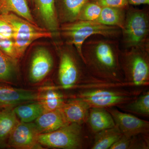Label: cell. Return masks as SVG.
<instances>
[{
  "label": "cell",
  "instance_id": "cell-1",
  "mask_svg": "<svg viewBox=\"0 0 149 149\" xmlns=\"http://www.w3.org/2000/svg\"><path fill=\"white\" fill-rule=\"evenodd\" d=\"M121 51L118 39L100 35L89 37L82 47L83 61L89 74L101 83L126 84L120 66Z\"/></svg>",
  "mask_w": 149,
  "mask_h": 149
},
{
  "label": "cell",
  "instance_id": "cell-2",
  "mask_svg": "<svg viewBox=\"0 0 149 149\" xmlns=\"http://www.w3.org/2000/svg\"><path fill=\"white\" fill-rule=\"evenodd\" d=\"M95 35L119 39L121 37V29L118 27L107 26L95 22L81 20L64 23L60 26L59 35L65 40V44L74 46L82 60L83 43L89 37Z\"/></svg>",
  "mask_w": 149,
  "mask_h": 149
},
{
  "label": "cell",
  "instance_id": "cell-3",
  "mask_svg": "<svg viewBox=\"0 0 149 149\" xmlns=\"http://www.w3.org/2000/svg\"><path fill=\"white\" fill-rule=\"evenodd\" d=\"M120 64L126 84L138 87L148 85L149 46L123 49Z\"/></svg>",
  "mask_w": 149,
  "mask_h": 149
},
{
  "label": "cell",
  "instance_id": "cell-4",
  "mask_svg": "<svg viewBox=\"0 0 149 149\" xmlns=\"http://www.w3.org/2000/svg\"><path fill=\"white\" fill-rule=\"evenodd\" d=\"M66 45L59 50V53L58 79L61 88L70 89L82 81L95 83V80L88 73L75 47Z\"/></svg>",
  "mask_w": 149,
  "mask_h": 149
},
{
  "label": "cell",
  "instance_id": "cell-5",
  "mask_svg": "<svg viewBox=\"0 0 149 149\" xmlns=\"http://www.w3.org/2000/svg\"><path fill=\"white\" fill-rule=\"evenodd\" d=\"M121 37L124 49L149 46L148 8L141 9L129 6Z\"/></svg>",
  "mask_w": 149,
  "mask_h": 149
},
{
  "label": "cell",
  "instance_id": "cell-6",
  "mask_svg": "<svg viewBox=\"0 0 149 149\" xmlns=\"http://www.w3.org/2000/svg\"><path fill=\"white\" fill-rule=\"evenodd\" d=\"M38 141L41 146L54 148H81L84 141L82 127L77 123H68L52 132L39 134Z\"/></svg>",
  "mask_w": 149,
  "mask_h": 149
},
{
  "label": "cell",
  "instance_id": "cell-7",
  "mask_svg": "<svg viewBox=\"0 0 149 149\" xmlns=\"http://www.w3.org/2000/svg\"><path fill=\"white\" fill-rule=\"evenodd\" d=\"M139 91L129 92L109 89H95L83 91L75 98L88 104L91 108H107L118 106L136 98Z\"/></svg>",
  "mask_w": 149,
  "mask_h": 149
},
{
  "label": "cell",
  "instance_id": "cell-8",
  "mask_svg": "<svg viewBox=\"0 0 149 149\" xmlns=\"http://www.w3.org/2000/svg\"><path fill=\"white\" fill-rule=\"evenodd\" d=\"M39 132L34 122H19L11 133L6 143L9 148L21 149L40 148Z\"/></svg>",
  "mask_w": 149,
  "mask_h": 149
},
{
  "label": "cell",
  "instance_id": "cell-9",
  "mask_svg": "<svg viewBox=\"0 0 149 149\" xmlns=\"http://www.w3.org/2000/svg\"><path fill=\"white\" fill-rule=\"evenodd\" d=\"M106 109L112 116L115 125L123 135L134 136L139 134H148L149 122L133 115L123 113L111 107Z\"/></svg>",
  "mask_w": 149,
  "mask_h": 149
},
{
  "label": "cell",
  "instance_id": "cell-10",
  "mask_svg": "<svg viewBox=\"0 0 149 149\" xmlns=\"http://www.w3.org/2000/svg\"><path fill=\"white\" fill-rule=\"evenodd\" d=\"M53 57L47 48L40 47L32 54L29 69V79L32 83L42 82L53 69Z\"/></svg>",
  "mask_w": 149,
  "mask_h": 149
},
{
  "label": "cell",
  "instance_id": "cell-11",
  "mask_svg": "<svg viewBox=\"0 0 149 149\" xmlns=\"http://www.w3.org/2000/svg\"><path fill=\"white\" fill-rule=\"evenodd\" d=\"M4 84L0 83V109L39 99L38 91L15 88Z\"/></svg>",
  "mask_w": 149,
  "mask_h": 149
},
{
  "label": "cell",
  "instance_id": "cell-12",
  "mask_svg": "<svg viewBox=\"0 0 149 149\" xmlns=\"http://www.w3.org/2000/svg\"><path fill=\"white\" fill-rule=\"evenodd\" d=\"M91 107L85 102L76 98L65 102L59 109L68 123L81 124L87 122Z\"/></svg>",
  "mask_w": 149,
  "mask_h": 149
},
{
  "label": "cell",
  "instance_id": "cell-13",
  "mask_svg": "<svg viewBox=\"0 0 149 149\" xmlns=\"http://www.w3.org/2000/svg\"><path fill=\"white\" fill-rule=\"evenodd\" d=\"M89 0H55L60 24L77 20L80 11Z\"/></svg>",
  "mask_w": 149,
  "mask_h": 149
},
{
  "label": "cell",
  "instance_id": "cell-14",
  "mask_svg": "<svg viewBox=\"0 0 149 149\" xmlns=\"http://www.w3.org/2000/svg\"><path fill=\"white\" fill-rule=\"evenodd\" d=\"M34 123L39 134L52 132L69 123L59 109L44 112Z\"/></svg>",
  "mask_w": 149,
  "mask_h": 149
},
{
  "label": "cell",
  "instance_id": "cell-15",
  "mask_svg": "<svg viewBox=\"0 0 149 149\" xmlns=\"http://www.w3.org/2000/svg\"><path fill=\"white\" fill-rule=\"evenodd\" d=\"M87 121L95 133L115 126L112 116L105 108H91Z\"/></svg>",
  "mask_w": 149,
  "mask_h": 149
},
{
  "label": "cell",
  "instance_id": "cell-16",
  "mask_svg": "<svg viewBox=\"0 0 149 149\" xmlns=\"http://www.w3.org/2000/svg\"><path fill=\"white\" fill-rule=\"evenodd\" d=\"M13 107H8L0 109V146L6 145L11 133L20 122Z\"/></svg>",
  "mask_w": 149,
  "mask_h": 149
},
{
  "label": "cell",
  "instance_id": "cell-17",
  "mask_svg": "<svg viewBox=\"0 0 149 149\" xmlns=\"http://www.w3.org/2000/svg\"><path fill=\"white\" fill-rule=\"evenodd\" d=\"M12 13L38 25L32 16L27 0H0V14Z\"/></svg>",
  "mask_w": 149,
  "mask_h": 149
},
{
  "label": "cell",
  "instance_id": "cell-18",
  "mask_svg": "<svg viewBox=\"0 0 149 149\" xmlns=\"http://www.w3.org/2000/svg\"><path fill=\"white\" fill-rule=\"evenodd\" d=\"M53 35L49 31L14 33L13 40L19 59L23 56L29 45L40 38H52Z\"/></svg>",
  "mask_w": 149,
  "mask_h": 149
},
{
  "label": "cell",
  "instance_id": "cell-19",
  "mask_svg": "<svg viewBox=\"0 0 149 149\" xmlns=\"http://www.w3.org/2000/svg\"><path fill=\"white\" fill-rule=\"evenodd\" d=\"M17 61L0 50V83L15 84L17 82Z\"/></svg>",
  "mask_w": 149,
  "mask_h": 149
},
{
  "label": "cell",
  "instance_id": "cell-20",
  "mask_svg": "<svg viewBox=\"0 0 149 149\" xmlns=\"http://www.w3.org/2000/svg\"><path fill=\"white\" fill-rule=\"evenodd\" d=\"M13 110L20 122L23 123L35 121L45 111L42 104L37 100L19 104Z\"/></svg>",
  "mask_w": 149,
  "mask_h": 149
},
{
  "label": "cell",
  "instance_id": "cell-21",
  "mask_svg": "<svg viewBox=\"0 0 149 149\" xmlns=\"http://www.w3.org/2000/svg\"><path fill=\"white\" fill-rule=\"evenodd\" d=\"M127 9L102 7L98 18L94 22L107 26H114L122 29L125 22Z\"/></svg>",
  "mask_w": 149,
  "mask_h": 149
},
{
  "label": "cell",
  "instance_id": "cell-22",
  "mask_svg": "<svg viewBox=\"0 0 149 149\" xmlns=\"http://www.w3.org/2000/svg\"><path fill=\"white\" fill-rule=\"evenodd\" d=\"M0 18L10 25L14 33L48 31L12 13L0 14Z\"/></svg>",
  "mask_w": 149,
  "mask_h": 149
},
{
  "label": "cell",
  "instance_id": "cell-23",
  "mask_svg": "<svg viewBox=\"0 0 149 149\" xmlns=\"http://www.w3.org/2000/svg\"><path fill=\"white\" fill-rule=\"evenodd\" d=\"M92 149H108L121 138L123 134L115 125L96 133Z\"/></svg>",
  "mask_w": 149,
  "mask_h": 149
},
{
  "label": "cell",
  "instance_id": "cell-24",
  "mask_svg": "<svg viewBox=\"0 0 149 149\" xmlns=\"http://www.w3.org/2000/svg\"><path fill=\"white\" fill-rule=\"evenodd\" d=\"M122 110L133 114L148 117L149 116V92L139 95L131 101L117 106Z\"/></svg>",
  "mask_w": 149,
  "mask_h": 149
},
{
  "label": "cell",
  "instance_id": "cell-25",
  "mask_svg": "<svg viewBox=\"0 0 149 149\" xmlns=\"http://www.w3.org/2000/svg\"><path fill=\"white\" fill-rule=\"evenodd\" d=\"M37 101L42 104L45 111L59 109L65 102L63 94L50 88L42 93H40Z\"/></svg>",
  "mask_w": 149,
  "mask_h": 149
},
{
  "label": "cell",
  "instance_id": "cell-26",
  "mask_svg": "<svg viewBox=\"0 0 149 149\" xmlns=\"http://www.w3.org/2000/svg\"><path fill=\"white\" fill-rule=\"evenodd\" d=\"M102 7L95 3L89 0L81 8L77 20L95 21L98 18Z\"/></svg>",
  "mask_w": 149,
  "mask_h": 149
},
{
  "label": "cell",
  "instance_id": "cell-27",
  "mask_svg": "<svg viewBox=\"0 0 149 149\" xmlns=\"http://www.w3.org/2000/svg\"><path fill=\"white\" fill-rule=\"evenodd\" d=\"M0 50L9 56L18 60V56L13 38L0 35Z\"/></svg>",
  "mask_w": 149,
  "mask_h": 149
},
{
  "label": "cell",
  "instance_id": "cell-28",
  "mask_svg": "<svg viewBox=\"0 0 149 149\" xmlns=\"http://www.w3.org/2000/svg\"><path fill=\"white\" fill-rule=\"evenodd\" d=\"M102 7H113L127 9L130 6L128 0H90Z\"/></svg>",
  "mask_w": 149,
  "mask_h": 149
},
{
  "label": "cell",
  "instance_id": "cell-29",
  "mask_svg": "<svg viewBox=\"0 0 149 149\" xmlns=\"http://www.w3.org/2000/svg\"><path fill=\"white\" fill-rule=\"evenodd\" d=\"M132 136L123 135L110 148V149H128L130 148Z\"/></svg>",
  "mask_w": 149,
  "mask_h": 149
},
{
  "label": "cell",
  "instance_id": "cell-30",
  "mask_svg": "<svg viewBox=\"0 0 149 149\" xmlns=\"http://www.w3.org/2000/svg\"><path fill=\"white\" fill-rule=\"evenodd\" d=\"M14 33L10 25L3 19L0 18V35L9 38H13Z\"/></svg>",
  "mask_w": 149,
  "mask_h": 149
},
{
  "label": "cell",
  "instance_id": "cell-31",
  "mask_svg": "<svg viewBox=\"0 0 149 149\" xmlns=\"http://www.w3.org/2000/svg\"><path fill=\"white\" fill-rule=\"evenodd\" d=\"M129 5H140L142 4H149V0H128Z\"/></svg>",
  "mask_w": 149,
  "mask_h": 149
},
{
  "label": "cell",
  "instance_id": "cell-32",
  "mask_svg": "<svg viewBox=\"0 0 149 149\" xmlns=\"http://www.w3.org/2000/svg\"><path fill=\"white\" fill-rule=\"evenodd\" d=\"M28 1H29V3H32V4H34V0H28Z\"/></svg>",
  "mask_w": 149,
  "mask_h": 149
}]
</instances>
